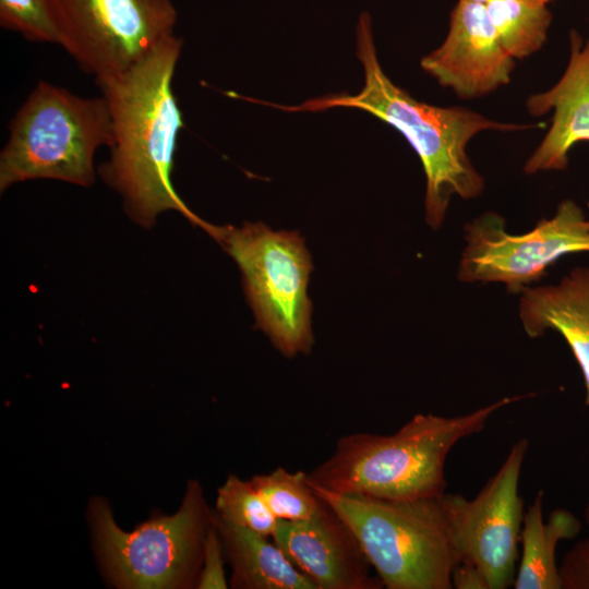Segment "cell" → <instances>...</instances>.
Here are the masks:
<instances>
[{
	"label": "cell",
	"mask_w": 589,
	"mask_h": 589,
	"mask_svg": "<svg viewBox=\"0 0 589 589\" xmlns=\"http://www.w3.org/2000/svg\"><path fill=\"white\" fill-rule=\"evenodd\" d=\"M182 44L172 35L122 74L96 83L113 129L110 156L97 172L121 195L128 216L137 225L149 228L160 213L177 211L211 235L215 225L194 214L171 181L177 137L183 128L172 89Z\"/></svg>",
	"instance_id": "6da1fadb"
},
{
	"label": "cell",
	"mask_w": 589,
	"mask_h": 589,
	"mask_svg": "<svg viewBox=\"0 0 589 589\" xmlns=\"http://www.w3.org/2000/svg\"><path fill=\"white\" fill-rule=\"evenodd\" d=\"M357 57L364 71V85L356 95L333 94L300 106H281L254 99L285 111H322L335 107L364 110L398 130L418 154L426 179L425 221L438 229L453 196L478 197L482 176L467 155V145L479 132L515 131L533 125L503 123L460 107H437L411 97L384 73L376 55L372 21L362 12L357 24Z\"/></svg>",
	"instance_id": "7a4b0ae2"
},
{
	"label": "cell",
	"mask_w": 589,
	"mask_h": 589,
	"mask_svg": "<svg viewBox=\"0 0 589 589\" xmlns=\"http://www.w3.org/2000/svg\"><path fill=\"white\" fill-rule=\"evenodd\" d=\"M531 396L504 397L456 417L418 413L389 435H344L332 455L306 472L308 482L337 494L384 500L440 496L453 447L481 432L498 410Z\"/></svg>",
	"instance_id": "3957f363"
},
{
	"label": "cell",
	"mask_w": 589,
	"mask_h": 589,
	"mask_svg": "<svg viewBox=\"0 0 589 589\" xmlns=\"http://www.w3.org/2000/svg\"><path fill=\"white\" fill-rule=\"evenodd\" d=\"M112 141L104 96L81 97L39 81L9 124L0 153V191L36 179L88 187L96 178L97 149Z\"/></svg>",
	"instance_id": "277c9868"
},
{
	"label": "cell",
	"mask_w": 589,
	"mask_h": 589,
	"mask_svg": "<svg viewBox=\"0 0 589 589\" xmlns=\"http://www.w3.org/2000/svg\"><path fill=\"white\" fill-rule=\"evenodd\" d=\"M311 486L349 526L384 588H453L459 556L443 494L384 500Z\"/></svg>",
	"instance_id": "5b68a950"
},
{
	"label": "cell",
	"mask_w": 589,
	"mask_h": 589,
	"mask_svg": "<svg viewBox=\"0 0 589 589\" xmlns=\"http://www.w3.org/2000/svg\"><path fill=\"white\" fill-rule=\"evenodd\" d=\"M96 550L119 588H187L196 585L206 536L215 524L199 481H190L179 510L122 530L107 503L91 505Z\"/></svg>",
	"instance_id": "8992f818"
},
{
	"label": "cell",
	"mask_w": 589,
	"mask_h": 589,
	"mask_svg": "<svg viewBox=\"0 0 589 589\" xmlns=\"http://www.w3.org/2000/svg\"><path fill=\"white\" fill-rule=\"evenodd\" d=\"M211 237L238 264L256 326L284 356L308 353L314 341L306 292L313 266L303 238L262 223L215 226Z\"/></svg>",
	"instance_id": "52a82bcc"
},
{
	"label": "cell",
	"mask_w": 589,
	"mask_h": 589,
	"mask_svg": "<svg viewBox=\"0 0 589 589\" xmlns=\"http://www.w3.org/2000/svg\"><path fill=\"white\" fill-rule=\"evenodd\" d=\"M458 279L501 283L521 293L565 255L589 253V218L573 200L562 201L551 218L528 232L510 233L504 217L486 212L465 227Z\"/></svg>",
	"instance_id": "ba28073f"
},
{
	"label": "cell",
	"mask_w": 589,
	"mask_h": 589,
	"mask_svg": "<svg viewBox=\"0 0 589 589\" xmlns=\"http://www.w3.org/2000/svg\"><path fill=\"white\" fill-rule=\"evenodd\" d=\"M59 45L99 83L175 35L171 0H51Z\"/></svg>",
	"instance_id": "9c48e42d"
},
{
	"label": "cell",
	"mask_w": 589,
	"mask_h": 589,
	"mask_svg": "<svg viewBox=\"0 0 589 589\" xmlns=\"http://www.w3.org/2000/svg\"><path fill=\"white\" fill-rule=\"evenodd\" d=\"M528 448L527 438L515 442L472 500L446 492L442 496L459 562L473 564L489 589H505L515 579L525 514L518 488Z\"/></svg>",
	"instance_id": "30bf717a"
},
{
	"label": "cell",
	"mask_w": 589,
	"mask_h": 589,
	"mask_svg": "<svg viewBox=\"0 0 589 589\" xmlns=\"http://www.w3.org/2000/svg\"><path fill=\"white\" fill-rule=\"evenodd\" d=\"M515 59L502 47L483 2L459 0L443 44L424 56L422 69L460 98H477L510 81Z\"/></svg>",
	"instance_id": "8fae6325"
},
{
	"label": "cell",
	"mask_w": 589,
	"mask_h": 589,
	"mask_svg": "<svg viewBox=\"0 0 589 589\" xmlns=\"http://www.w3.org/2000/svg\"><path fill=\"white\" fill-rule=\"evenodd\" d=\"M272 539L316 589L384 588L354 533L325 501L309 519L279 520Z\"/></svg>",
	"instance_id": "7c38bea8"
},
{
	"label": "cell",
	"mask_w": 589,
	"mask_h": 589,
	"mask_svg": "<svg viewBox=\"0 0 589 589\" xmlns=\"http://www.w3.org/2000/svg\"><path fill=\"white\" fill-rule=\"evenodd\" d=\"M532 116L553 111L545 136L528 158L524 171L565 170L572 147L589 141V38L573 29L569 33V59L561 79L548 91L531 95L526 101Z\"/></svg>",
	"instance_id": "4fadbf2b"
},
{
	"label": "cell",
	"mask_w": 589,
	"mask_h": 589,
	"mask_svg": "<svg viewBox=\"0 0 589 589\" xmlns=\"http://www.w3.org/2000/svg\"><path fill=\"white\" fill-rule=\"evenodd\" d=\"M519 317L530 338L560 333L576 359L589 407V267H575L557 284L529 287L520 293Z\"/></svg>",
	"instance_id": "5bb4252c"
},
{
	"label": "cell",
	"mask_w": 589,
	"mask_h": 589,
	"mask_svg": "<svg viewBox=\"0 0 589 589\" xmlns=\"http://www.w3.org/2000/svg\"><path fill=\"white\" fill-rule=\"evenodd\" d=\"M216 526L235 589H316L272 538L220 519Z\"/></svg>",
	"instance_id": "9a60e30c"
},
{
	"label": "cell",
	"mask_w": 589,
	"mask_h": 589,
	"mask_svg": "<svg viewBox=\"0 0 589 589\" xmlns=\"http://www.w3.org/2000/svg\"><path fill=\"white\" fill-rule=\"evenodd\" d=\"M580 520L569 510L556 508L543 517V491H539L524 514L521 557L513 586L515 589H562L556 550L560 542L574 539Z\"/></svg>",
	"instance_id": "2e32d148"
},
{
	"label": "cell",
	"mask_w": 589,
	"mask_h": 589,
	"mask_svg": "<svg viewBox=\"0 0 589 589\" xmlns=\"http://www.w3.org/2000/svg\"><path fill=\"white\" fill-rule=\"evenodd\" d=\"M485 5L498 40L510 57L524 59L543 47L552 22L548 5L518 0H489Z\"/></svg>",
	"instance_id": "e0dca14e"
},
{
	"label": "cell",
	"mask_w": 589,
	"mask_h": 589,
	"mask_svg": "<svg viewBox=\"0 0 589 589\" xmlns=\"http://www.w3.org/2000/svg\"><path fill=\"white\" fill-rule=\"evenodd\" d=\"M251 481L278 520L298 521L315 516L324 500L310 485L305 471L291 472L278 467L255 474Z\"/></svg>",
	"instance_id": "ac0fdd59"
},
{
	"label": "cell",
	"mask_w": 589,
	"mask_h": 589,
	"mask_svg": "<svg viewBox=\"0 0 589 589\" xmlns=\"http://www.w3.org/2000/svg\"><path fill=\"white\" fill-rule=\"evenodd\" d=\"M216 515L230 524L272 538L278 519L273 515L251 479L229 474L218 489Z\"/></svg>",
	"instance_id": "d6986e66"
},
{
	"label": "cell",
	"mask_w": 589,
	"mask_h": 589,
	"mask_svg": "<svg viewBox=\"0 0 589 589\" xmlns=\"http://www.w3.org/2000/svg\"><path fill=\"white\" fill-rule=\"evenodd\" d=\"M0 25L29 41L59 45L51 0H0Z\"/></svg>",
	"instance_id": "ffe728a7"
},
{
	"label": "cell",
	"mask_w": 589,
	"mask_h": 589,
	"mask_svg": "<svg viewBox=\"0 0 589 589\" xmlns=\"http://www.w3.org/2000/svg\"><path fill=\"white\" fill-rule=\"evenodd\" d=\"M224 546L216 526L208 531L203 549L202 565L196 580L199 589H226L227 580L224 567Z\"/></svg>",
	"instance_id": "44dd1931"
},
{
	"label": "cell",
	"mask_w": 589,
	"mask_h": 589,
	"mask_svg": "<svg viewBox=\"0 0 589 589\" xmlns=\"http://www.w3.org/2000/svg\"><path fill=\"white\" fill-rule=\"evenodd\" d=\"M558 566L562 589H589V537L576 542Z\"/></svg>",
	"instance_id": "7402d4cb"
},
{
	"label": "cell",
	"mask_w": 589,
	"mask_h": 589,
	"mask_svg": "<svg viewBox=\"0 0 589 589\" xmlns=\"http://www.w3.org/2000/svg\"><path fill=\"white\" fill-rule=\"evenodd\" d=\"M450 580L453 588L457 589H489L481 572L465 561L454 567Z\"/></svg>",
	"instance_id": "603a6c76"
},
{
	"label": "cell",
	"mask_w": 589,
	"mask_h": 589,
	"mask_svg": "<svg viewBox=\"0 0 589 589\" xmlns=\"http://www.w3.org/2000/svg\"><path fill=\"white\" fill-rule=\"evenodd\" d=\"M518 1L530 3V4H537V5H548L549 3L555 0H518Z\"/></svg>",
	"instance_id": "cb8c5ba5"
},
{
	"label": "cell",
	"mask_w": 589,
	"mask_h": 589,
	"mask_svg": "<svg viewBox=\"0 0 589 589\" xmlns=\"http://www.w3.org/2000/svg\"><path fill=\"white\" fill-rule=\"evenodd\" d=\"M584 518H585V524L589 529V497H588V501H587V504H586V507H585Z\"/></svg>",
	"instance_id": "d4e9b609"
},
{
	"label": "cell",
	"mask_w": 589,
	"mask_h": 589,
	"mask_svg": "<svg viewBox=\"0 0 589 589\" xmlns=\"http://www.w3.org/2000/svg\"><path fill=\"white\" fill-rule=\"evenodd\" d=\"M470 1H477V2H483V3H486L489 0H470Z\"/></svg>",
	"instance_id": "484cf974"
}]
</instances>
